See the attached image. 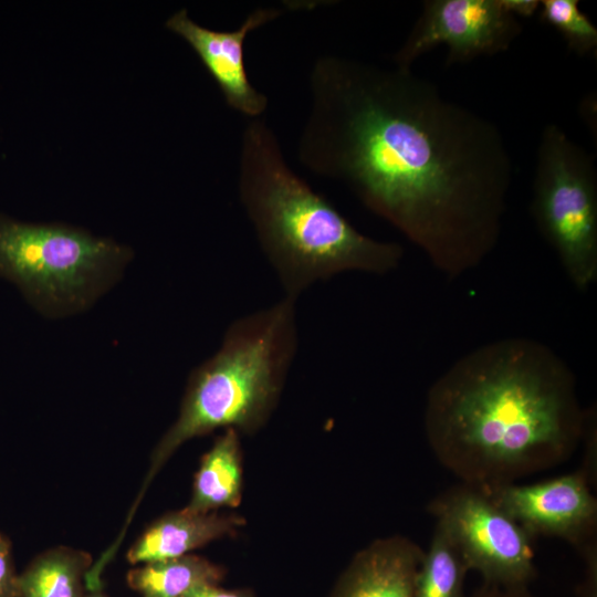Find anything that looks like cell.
I'll return each instance as SVG.
<instances>
[{"instance_id":"13","label":"cell","mask_w":597,"mask_h":597,"mask_svg":"<svg viewBox=\"0 0 597 597\" xmlns=\"http://www.w3.org/2000/svg\"><path fill=\"white\" fill-rule=\"evenodd\" d=\"M242 496V464L239 432L226 431L202 457L186 509L208 513L235 507Z\"/></svg>"},{"instance_id":"8","label":"cell","mask_w":597,"mask_h":597,"mask_svg":"<svg viewBox=\"0 0 597 597\" xmlns=\"http://www.w3.org/2000/svg\"><path fill=\"white\" fill-rule=\"evenodd\" d=\"M522 30L502 0H427L392 60L411 69L421 55L444 44L447 65L468 63L505 52Z\"/></svg>"},{"instance_id":"22","label":"cell","mask_w":597,"mask_h":597,"mask_svg":"<svg viewBox=\"0 0 597 597\" xmlns=\"http://www.w3.org/2000/svg\"><path fill=\"white\" fill-rule=\"evenodd\" d=\"M502 2L516 18H530L540 10V0H502Z\"/></svg>"},{"instance_id":"2","label":"cell","mask_w":597,"mask_h":597,"mask_svg":"<svg viewBox=\"0 0 597 597\" xmlns=\"http://www.w3.org/2000/svg\"><path fill=\"white\" fill-rule=\"evenodd\" d=\"M585 421L572 368L545 343L522 336L461 356L430 386L423 409L437 460L484 491L567 460Z\"/></svg>"},{"instance_id":"17","label":"cell","mask_w":597,"mask_h":597,"mask_svg":"<svg viewBox=\"0 0 597 597\" xmlns=\"http://www.w3.org/2000/svg\"><path fill=\"white\" fill-rule=\"evenodd\" d=\"M577 0H540L542 22L556 29L568 48L579 55L597 48V28L579 9Z\"/></svg>"},{"instance_id":"18","label":"cell","mask_w":597,"mask_h":597,"mask_svg":"<svg viewBox=\"0 0 597 597\" xmlns=\"http://www.w3.org/2000/svg\"><path fill=\"white\" fill-rule=\"evenodd\" d=\"M0 597H18L15 574L9 542L0 534Z\"/></svg>"},{"instance_id":"6","label":"cell","mask_w":597,"mask_h":597,"mask_svg":"<svg viewBox=\"0 0 597 597\" xmlns=\"http://www.w3.org/2000/svg\"><path fill=\"white\" fill-rule=\"evenodd\" d=\"M531 214L580 292L597 281V170L591 154L557 124L540 137Z\"/></svg>"},{"instance_id":"12","label":"cell","mask_w":597,"mask_h":597,"mask_svg":"<svg viewBox=\"0 0 597 597\" xmlns=\"http://www.w3.org/2000/svg\"><path fill=\"white\" fill-rule=\"evenodd\" d=\"M238 515L199 513L188 509L167 513L151 523L127 553L132 564L175 558L237 531Z\"/></svg>"},{"instance_id":"4","label":"cell","mask_w":597,"mask_h":597,"mask_svg":"<svg viewBox=\"0 0 597 597\" xmlns=\"http://www.w3.org/2000/svg\"><path fill=\"white\" fill-rule=\"evenodd\" d=\"M295 300L234 320L189 378L177 419L151 455L145 486L186 441L217 429L252 433L274 410L298 342Z\"/></svg>"},{"instance_id":"16","label":"cell","mask_w":597,"mask_h":597,"mask_svg":"<svg viewBox=\"0 0 597 597\" xmlns=\"http://www.w3.org/2000/svg\"><path fill=\"white\" fill-rule=\"evenodd\" d=\"M469 568L444 530L434 533L417 576L415 597H465L464 578Z\"/></svg>"},{"instance_id":"23","label":"cell","mask_w":597,"mask_h":597,"mask_svg":"<svg viewBox=\"0 0 597 597\" xmlns=\"http://www.w3.org/2000/svg\"><path fill=\"white\" fill-rule=\"evenodd\" d=\"M84 597H105V596L101 595L100 593H97L95 590H92V593H90L88 595H86Z\"/></svg>"},{"instance_id":"9","label":"cell","mask_w":597,"mask_h":597,"mask_svg":"<svg viewBox=\"0 0 597 597\" xmlns=\"http://www.w3.org/2000/svg\"><path fill=\"white\" fill-rule=\"evenodd\" d=\"M485 492L533 537L556 536L577 551L596 540L597 501L580 470L544 482L510 483Z\"/></svg>"},{"instance_id":"11","label":"cell","mask_w":597,"mask_h":597,"mask_svg":"<svg viewBox=\"0 0 597 597\" xmlns=\"http://www.w3.org/2000/svg\"><path fill=\"white\" fill-rule=\"evenodd\" d=\"M423 555L404 536L376 540L355 555L332 597H415Z\"/></svg>"},{"instance_id":"15","label":"cell","mask_w":597,"mask_h":597,"mask_svg":"<svg viewBox=\"0 0 597 597\" xmlns=\"http://www.w3.org/2000/svg\"><path fill=\"white\" fill-rule=\"evenodd\" d=\"M222 575L206 558L187 554L142 564L128 573L127 582L142 597H184L197 586L217 584Z\"/></svg>"},{"instance_id":"10","label":"cell","mask_w":597,"mask_h":597,"mask_svg":"<svg viewBox=\"0 0 597 597\" xmlns=\"http://www.w3.org/2000/svg\"><path fill=\"white\" fill-rule=\"evenodd\" d=\"M276 8H256L234 30L220 31L193 21L187 9L172 13L166 28L180 35L197 53L219 86L226 103L249 119L262 117L268 97L250 82L244 62L248 34L281 15Z\"/></svg>"},{"instance_id":"21","label":"cell","mask_w":597,"mask_h":597,"mask_svg":"<svg viewBox=\"0 0 597 597\" xmlns=\"http://www.w3.org/2000/svg\"><path fill=\"white\" fill-rule=\"evenodd\" d=\"M184 597H252L244 590H228L217 586V584L200 585L192 588Z\"/></svg>"},{"instance_id":"5","label":"cell","mask_w":597,"mask_h":597,"mask_svg":"<svg viewBox=\"0 0 597 597\" xmlns=\"http://www.w3.org/2000/svg\"><path fill=\"white\" fill-rule=\"evenodd\" d=\"M133 258L129 247L64 223L0 213V279L42 315L81 313L111 289Z\"/></svg>"},{"instance_id":"7","label":"cell","mask_w":597,"mask_h":597,"mask_svg":"<svg viewBox=\"0 0 597 597\" xmlns=\"http://www.w3.org/2000/svg\"><path fill=\"white\" fill-rule=\"evenodd\" d=\"M428 511L483 583L519 588L536 577L533 536L485 491L461 483L433 499Z\"/></svg>"},{"instance_id":"1","label":"cell","mask_w":597,"mask_h":597,"mask_svg":"<svg viewBox=\"0 0 597 597\" xmlns=\"http://www.w3.org/2000/svg\"><path fill=\"white\" fill-rule=\"evenodd\" d=\"M298 140L302 165L348 188L449 279L501 237L513 164L486 117L411 69L316 59Z\"/></svg>"},{"instance_id":"3","label":"cell","mask_w":597,"mask_h":597,"mask_svg":"<svg viewBox=\"0 0 597 597\" xmlns=\"http://www.w3.org/2000/svg\"><path fill=\"white\" fill-rule=\"evenodd\" d=\"M238 195L285 296L296 298L344 272L384 275L398 268L402 247L359 232L286 163L263 117L241 137Z\"/></svg>"},{"instance_id":"19","label":"cell","mask_w":597,"mask_h":597,"mask_svg":"<svg viewBox=\"0 0 597 597\" xmlns=\"http://www.w3.org/2000/svg\"><path fill=\"white\" fill-rule=\"evenodd\" d=\"M596 540L588 542L578 552L585 562V577L579 587V597H597V548Z\"/></svg>"},{"instance_id":"20","label":"cell","mask_w":597,"mask_h":597,"mask_svg":"<svg viewBox=\"0 0 597 597\" xmlns=\"http://www.w3.org/2000/svg\"><path fill=\"white\" fill-rule=\"evenodd\" d=\"M470 597H534L528 587L506 588L483 583Z\"/></svg>"},{"instance_id":"14","label":"cell","mask_w":597,"mask_h":597,"mask_svg":"<svg viewBox=\"0 0 597 597\" xmlns=\"http://www.w3.org/2000/svg\"><path fill=\"white\" fill-rule=\"evenodd\" d=\"M91 556L71 547H54L38 556L18 576V597H82Z\"/></svg>"}]
</instances>
